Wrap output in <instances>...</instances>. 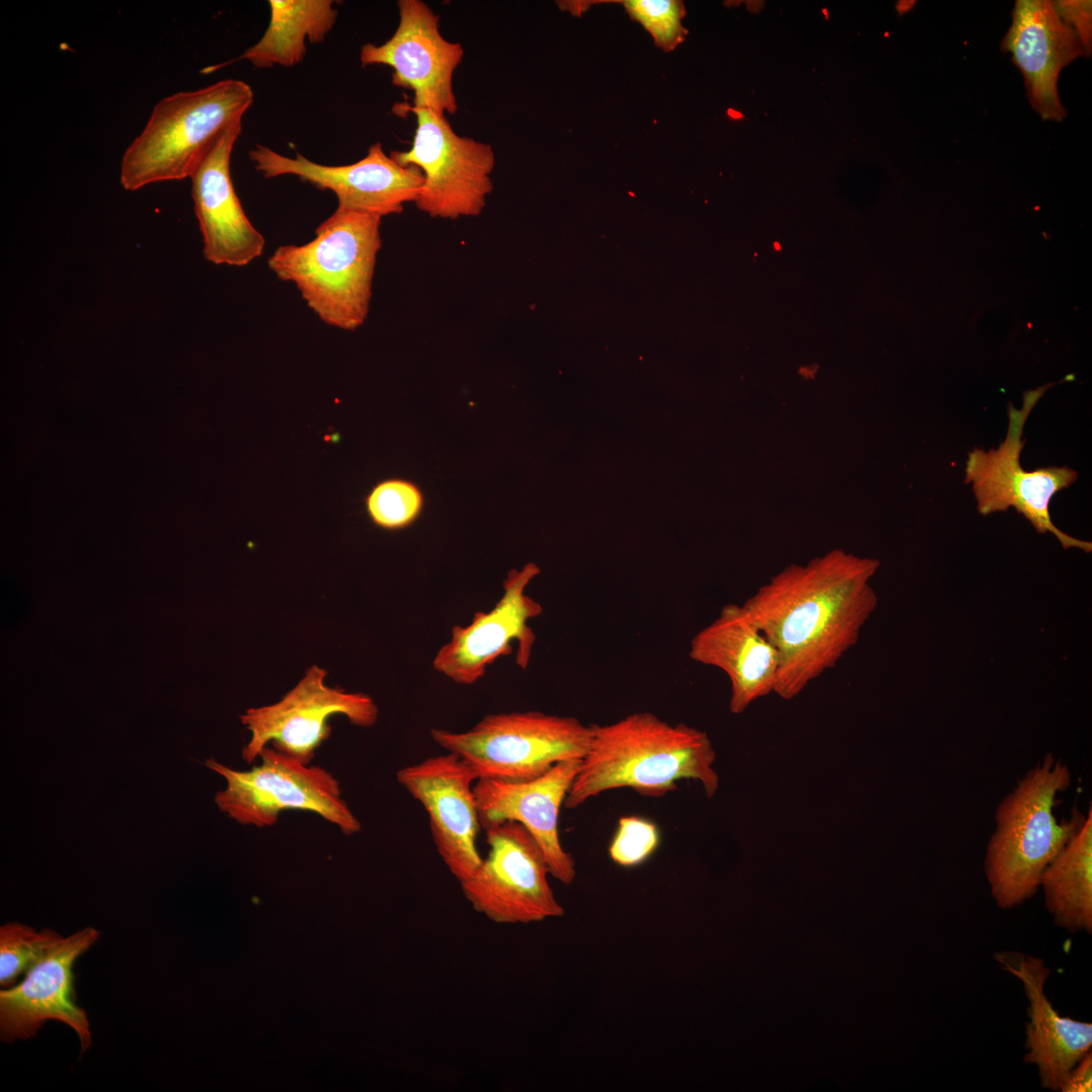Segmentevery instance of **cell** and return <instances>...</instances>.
Wrapping results in <instances>:
<instances>
[{
	"mask_svg": "<svg viewBox=\"0 0 1092 1092\" xmlns=\"http://www.w3.org/2000/svg\"><path fill=\"white\" fill-rule=\"evenodd\" d=\"M242 121L232 125L192 174L194 210L203 238V254L216 265L242 267L262 255L264 237L246 215L230 170Z\"/></svg>",
	"mask_w": 1092,
	"mask_h": 1092,
	"instance_id": "cell-20",
	"label": "cell"
},
{
	"mask_svg": "<svg viewBox=\"0 0 1092 1092\" xmlns=\"http://www.w3.org/2000/svg\"><path fill=\"white\" fill-rule=\"evenodd\" d=\"M431 737L460 756L477 780L520 783L541 777L560 761L581 759L589 747L592 725L539 711L493 713L466 731L433 728Z\"/></svg>",
	"mask_w": 1092,
	"mask_h": 1092,
	"instance_id": "cell-6",
	"label": "cell"
},
{
	"mask_svg": "<svg viewBox=\"0 0 1092 1092\" xmlns=\"http://www.w3.org/2000/svg\"><path fill=\"white\" fill-rule=\"evenodd\" d=\"M485 832L487 855L460 883L474 911L504 925L562 917L565 909L548 881L546 857L530 831L519 822L506 821Z\"/></svg>",
	"mask_w": 1092,
	"mask_h": 1092,
	"instance_id": "cell-10",
	"label": "cell"
},
{
	"mask_svg": "<svg viewBox=\"0 0 1092 1092\" xmlns=\"http://www.w3.org/2000/svg\"><path fill=\"white\" fill-rule=\"evenodd\" d=\"M1039 888L1054 923L1070 933L1092 932V806L1042 872Z\"/></svg>",
	"mask_w": 1092,
	"mask_h": 1092,
	"instance_id": "cell-22",
	"label": "cell"
},
{
	"mask_svg": "<svg viewBox=\"0 0 1092 1092\" xmlns=\"http://www.w3.org/2000/svg\"><path fill=\"white\" fill-rule=\"evenodd\" d=\"M270 21L263 36L233 60H247L255 68L292 67L306 53V41L324 40L336 23L338 11L331 0H270Z\"/></svg>",
	"mask_w": 1092,
	"mask_h": 1092,
	"instance_id": "cell-23",
	"label": "cell"
},
{
	"mask_svg": "<svg viewBox=\"0 0 1092 1092\" xmlns=\"http://www.w3.org/2000/svg\"><path fill=\"white\" fill-rule=\"evenodd\" d=\"M424 503L423 491L415 482L397 477L379 481L365 497L370 520L385 530L411 526L422 514Z\"/></svg>",
	"mask_w": 1092,
	"mask_h": 1092,
	"instance_id": "cell-26",
	"label": "cell"
},
{
	"mask_svg": "<svg viewBox=\"0 0 1092 1092\" xmlns=\"http://www.w3.org/2000/svg\"><path fill=\"white\" fill-rule=\"evenodd\" d=\"M1072 783L1068 764L1048 753L998 804L986 846L984 872L997 907L1011 909L1033 897L1048 863L1085 817L1077 807L1058 822V795Z\"/></svg>",
	"mask_w": 1092,
	"mask_h": 1092,
	"instance_id": "cell-3",
	"label": "cell"
},
{
	"mask_svg": "<svg viewBox=\"0 0 1092 1092\" xmlns=\"http://www.w3.org/2000/svg\"><path fill=\"white\" fill-rule=\"evenodd\" d=\"M249 158L266 178L297 176L334 192L338 206L380 217L402 212L405 203L416 201L424 184L420 168L400 166L383 152L380 142L370 146L360 161L342 166L317 164L300 153L285 157L262 145L252 149Z\"/></svg>",
	"mask_w": 1092,
	"mask_h": 1092,
	"instance_id": "cell-14",
	"label": "cell"
},
{
	"mask_svg": "<svg viewBox=\"0 0 1092 1092\" xmlns=\"http://www.w3.org/2000/svg\"><path fill=\"white\" fill-rule=\"evenodd\" d=\"M619 3L632 20L639 22L653 37L655 44L668 53L684 41L688 30L681 20L686 15L682 1L677 0H601L558 1L561 10L580 15L593 4Z\"/></svg>",
	"mask_w": 1092,
	"mask_h": 1092,
	"instance_id": "cell-24",
	"label": "cell"
},
{
	"mask_svg": "<svg viewBox=\"0 0 1092 1092\" xmlns=\"http://www.w3.org/2000/svg\"><path fill=\"white\" fill-rule=\"evenodd\" d=\"M994 960L1019 980L1027 999L1023 1061L1036 1068L1042 1088L1059 1091L1068 1072L1091 1051L1092 1023L1058 1013L1044 993L1051 971L1042 959L1000 950Z\"/></svg>",
	"mask_w": 1092,
	"mask_h": 1092,
	"instance_id": "cell-19",
	"label": "cell"
},
{
	"mask_svg": "<svg viewBox=\"0 0 1092 1092\" xmlns=\"http://www.w3.org/2000/svg\"><path fill=\"white\" fill-rule=\"evenodd\" d=\"M1054 5L1061 18L1078 34L1086 57H1090L1092 48L1091 1H1055Z\"/></svg>",
	"mask_w": 1092,
	"mask_h": 1092,
	"instance_id": "cell-28",
	"label": "cell"
},
{
	"mask_svg": "<svg viewBox=\"0 0 1092 1092\" xmlns=\"http://www.w3.org/2000/svg\"><path fill=\"white\" fill-rule=\"evenodd\" d=\"M396 780L426 810L434 844L450 874L459 884L470 878L482 861L473 770L446 751L398 769Z\"/></svg>",
	"mask_w": 1092,
	"mask_h": 1092,
	"instance_id": "cell-15",
	"label": "cell"
},
{
	"mask_svg": "<svg viewBox=\"0 0 1092 1092\" xmlns=\"http://www.w3.org/2000/svg\"><path fill=\"white\" fill-rule=\"evenodd\" d=\"M259 764L238 770L210 758L205 765L221 776L224 790L216 793L218 809L243 825L258 828L276 824L286 810L314 813L350 836L361 823L342 798L338 780L327 769L304 764L273 746L259 754Z\"/></svg>",
	"mask_w": 1092,
	"mask_h": 1092,
	"instance_id": "cell-7",
	"label": "cell"
},
{
	"mask_svg": "<svg viewBox=\"0 0 1092 1092\" xmlns=\"http://www.w3.org/2000/svg\"><path fill=\"white\" fill-rule=\"evenodd\" d=\"M592 738L564 801L575 809L605 792L631 789L662 797L693 780L712 798L720 786L716 751L705 731L635 712L605 725L590 724Z\"/></svg>",
	"mask_w": 1092,
	"mask_h": 1092,
	"instance_id": "cell-2",
	"label": "cell"
},
{
	"mask_svg": "<svg viewBox=\"0 0 1092 1092\" xmlns=\"http://www.w3.org/2000/svg\"><path fill=\"white\" fill-rule=\"evenodd\" d=\"M1092 1090V1053L1082 1057L1064 1078L1061 1092H1090Z\"/></svg>",
	"mask_w": 1092,
	"mask_h": 1092,
	"instance_id": "cell-29",
	"label": "cell"
},
{
	"mask_svg": "<svg viewBox=\"0 0 1092 1092\" xmlns=\"http://www.w3.org/2000/svg\"><path fill=\"white\" fill-rule=\"evenodd\" d=\"M394 111L412 112L417 120L411 149L389 155L400 166L422 170L424 184L415 201L417 207L434 218L479 215L493 189L492 147L458 135L446 115L430 109L402 103L396 104Z\"/></svg>",
	"mask_w": 1092,
	"mask_h": 1092,
	"instance_id": "cell-9",
	"label": "cell"
},
{
	"mask_svg": "<svg viewBox=\"0 0 1092 1092\" xmlns=\"http://www.w3.org/2000/svg\"><path fill=\"white\" fill-rule=\"evenodd\" d=\"M659 831L650 820L638 816H624L609 846L611 859L624 868L643 863L659 844Z\"/></svg>",
	"mask_w": 1092,
	"mask_h": 1092,
	"instance_id": "cell-27",
	"label": "cell"
},
{
	"mask_svg": "<svg viewBox=\"0 0 1092 1092\" xmlns=\"http://www.w3.org/2000/svg\"><path fill=\"white\" fill-rule=\"evenodd\" d=\"M98 938L99 932L91 926L63 937L19 984L0 992L2 1040L33 1037L47 1020L54 1019L75 1030L82 1052L90 1046L87 1015L76 1003L73 966Z\"/></svg>",
	"mask_w": 1092,
	"mask_h": 1092,
	"instance_id": "cell-16",
	"label": "cell"
},
{
	"mask_svg": "<svg viewBox=\"0 0 1092 1092\" xmlns=\"http://www.w3.org/2000/svg\"><path fill=\"white\" fill-rule=\"evenodd\" d=\"M580 759L556 763L541 777L520 783L479 779L473 790L481 828L506 821L524 825L542 848L550 876L563 885L576 878L572 855L562 846L559 815Z\"/></svg>",
	"mask_w": 1092,
	"mask_h": 1092,
	"instance_id": "cell-17",
	"label": "cell"
},
{
	"mask_svg": "<svg viewBox=\"0 0 1092 1092\" xmlns=\"http://www.w3.org/2000/svg\"><path fill=\"white\" fill-rule=\"evenodd\" d=\"M253 98L247 83L226 79L160 100L122 156L123 188L191 177L226 130L242 121Z\"/></svg>",
	"mask_w": 1092,
	"mask_h": 1092,
	"instance_id": "cell-5",
	"label": "cell"
},
{
	"mask_svg": "<svg viewBox=\"0 0 1092 1092\" xmlns=\"http://www.w3.org/2000/svg\"><path fill=\"white\" fill-rule=\"evenodd\" d=\"M1012 23L1001 41L1021 72L1029 103L1044 120L1062 121L1067 111L1061 102L1058 80L1064 67L1086 57L1076 31L1049 0H1017Z\"/></svg>",
	"mask_w": 1092,
	"mask_h": 1092,
	"instance_id": "cell-18",
	"label": "cell"
},
{
	"mask_svg": "<svg viewBox=\"0 0 1092 1092\" xmlns=\"http://www.w3.org/2000/svg\"><path fill=\"white\" fill-rule=\"evenodd\" d=\"M689 656L727 675L732 714H741L758 699L775 693L779 653L741 605L723 606L719 615L692 638Z\"/></svg>",
	"mask_w": 1092,
	"mask_h": 1092,
	"instance_id": "cell-21",
	"label": "cell"
},
{
	"mask_svg": "<svg viewBox=\"0 0 1092 1092\" xmlns=\"http://www.w3.org/2000/svg\"><path fill=\"white\" fill-rule=\"evenodd\" d=\"M326 675L325 669L312 665L280 701L250 708L240 716L250 732V739L242 749V758L247 763L257 760L262 749L271 743L278 751L309 764L315 750L331 734L328 720L334 715H343L359 727L376 723L378 707L370 696L331 688L325 684Z\"/></svg>",
	"mask_w": 1092,
	"mask_h": 1092,
	"instance_id": "cell-11",
	"label": "cell"
},
{
	"mask_svg": "<svg viewBox=\"0 0 1092 1092\" xmlns=\"http://www.w3.org/2000/svg\"><path fill=\"white\" fill-rule=\"evenodd\" d=\"M397 7L395 32L381 44H363L362 66L392 68V84L413 91V107L455 113L453 75L464 55L461 43L441 34L439 16L422 0H399Z\"/></svg>",
	"mask_w": 1092,
	"mask_h": 1092,
	"instance_id": "cell-13",
	"label": "cell"
},
{
	"mask_svg": "<svg viewBox=\"0 0 1092 1092\" xmlns=\"http://www.w3.org/2000/svg\"><path fill=\"white\" fill-rule=\"evenodd\" d=\"M63 936L46 928L36 931L16 922L2 925L0 928V985L4 988L14 986L18 978L25 975L39 962Z\"/></svg>",
	"mask_w": 1092,
	"mask_h": 1092,
	"instance_id": "cell-25",
	"label": "cell"
},
{
	"mask_svg": "<svg viewBox=\"0 0 1092 1092\" xmlns=\"http://www.w3.org/2000/svg\"><path fill=\"white\" fill-rule=\"evenodd\" d=\"M381 218L338 206L311 241L278 247L268 266L278 279L295 285L321 321L354 331L370 308Z\"/></svg>",
	"mask_w": 1092,
	"mask_h": 1092,
	"instance_id": "cell-4",
	"label": "cell"
},
{
	"mask_svg": "<svg viewBox=\"0 0 1092 1092\" xmlns=\"http://www.w3.org/2000/svg\"><path fill=\"white\" fill-rule=\"evenodd\" d=\"M879 566L833 549L786 566L741 605L779 653L776 695L796 698L857 643L878 605L871 579Z\"/></svg>",
	"mask_w": 1092,
	"mask_h": 1092,
	"instance_id": "cell-1",
	"label": "cell"
},
{
	"mask_svg": "<svg viewBox=\"0 0 1092 1092\" xmlns=\"http://www.w3.org/2000/svg\"><path fill=\"white\" fill-rule=\"evenodd\" d=\"M540 568L533 562L511 569L503 581V595L488 612H476L466 626L454 625L451 636L435 654L434 669L458 685H473L497 658L511 655L517 642V665L527 669L536 635L529 621L543 608L526 594Z\"/></svg>",
	"mask_w": 1092,
	"mask_h": 1092,
	"instance_id": "cell-12",
	"label": "cell"
},
{
	"mask_svg": "<svg viewBox=\"0 0 1092 1092\" xmlns=\"http://www.w3.org/2000/svg\"><path fill=\"white\" fill-rule=\"evenodd\" d=\"M1055 383H1048L1022 395L1020 408L1008 405V428L1004 441L997 449L974 448L966 461L965 482L972 484L977 510L987 516L1010 508L1021 514L1037 533L1053 534L1064 549L1092 551V543L1072 537L1053 523L1050 504L1060 490L1069 487L1077 478L1076 470L1067 466L1040 467L1026 471L1020 464L1024 447L1022 434L1031 411L1043 393Z\"/></svg>",
	"mask_w": 1092,
	"mask_h": 1092,
	"instance_id": "cell-8",
	"label": "cell"
}]
</instances>
